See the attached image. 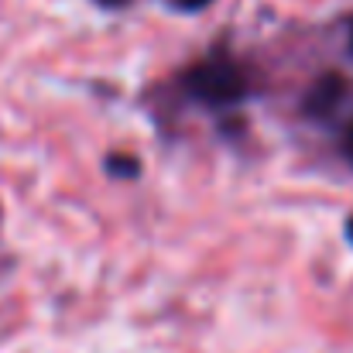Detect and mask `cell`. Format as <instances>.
<instances>
[{
    "instance_id": "1",
    "label": "cell",
    "mask_w": 353,
    "mask_h": 353,
    "mask_svg": "<svg viewBox=\"0 0 353 353\" xmlns=\"http://www.w3.org/2000/svg\"><path fill=\"white\" fill-rule=\"evenodd\" d=\"M182 86L203 107H230L247 97V72L236 59L216 52V55L189 65L182 76Z\"/></svg>"
},
{
    "instance_id": "2",
    "label": "cell",
    "mask_w": 353,
    "mask_h": 353,
    "mask_svg": "<svg viewBox=\"0 0 353 353\" xmlns=\"http://www.w3.org/2000/svg\"><path fill=\"white\" fill-rule=\"evenodd\" d=\"M343 97H347V79H343L340 72H323V76L309 86V93H305V100H302V110H305L309 117H330V114L343 103Z\"/></svg>"
},
{
    "instance_id": "3",
    "label": "cell",
    "mask_w": 353,
    "mask_h": 353,
    "mask_svg": "<svg viewBox=\"0 0 353 353\" xmlns=\"http://www.w3.org/2000/svg\"><path fill=\"white\" fill-rule=\"evenodd\" d=\"M107 168H110V175H117V179H134V175L141 172L137 158H130V154H110Z\"/></svg>"
},
{
    "instance_id": "4",
    "label": "cell",
    "mask_w": 353,
    "mask_h": 353,
    "mask_svg": "<svg viewBox=\"0 0 353 353\" xmlns=\"http://www.w3.org/2000/svg\"><path fill=\"white\" fill-rule=\"evenodd\" d=\"M168 3H172L175 10H185V14H189V10H203V7H210L213 0H168Z\"/></svg>"
},
{
    "instance_id": "5",
    "label": "cell",
    "mask_w": 353,
    "mask_h": 353,
    "mask_svg": "<svg viewBox=\"0 0 353 353\" xmlns=\"http://www.w3.org/2000/svg\"><path fill=\"white\" fill-rule=\"evenodd\" d=\"M343 148H347V158L353 161V120H350V127H347V137H343Z\"/></svg>"
},
{
    "instance_id": "6",
    "label": "cell",
    "mask_w": 353,
    "mask_h": 353,
    "mask_svg": "<svg viewBox=\"0 0 353 353\" xmlns=\"http://www.w3.org/2000/svg\"><path fill=\"white\" fill-rule=\"evenodd\" d=\"M100 7H107V10H120V7H127L130 0H97Z\"/></svg>"
},
{
    "instance_id": "7",
    "label": "cell",
    "mask_w": 353,
    "mask_h": 353,
    "mask_svg": "<svg viewBox=\"0 0 353 353\" xmlns=\"http://www.w3.org/2000/svg\"><path fill=\"white\" fill-rule=\"evenodd\" d=\"M347 236H350V243H353V216L347 220Z\"/></svg>"
},
{
    "instance_id": "8",
    "label": "cell",
    "mask_w": 353,
    "mask_h": 353,
    "mask_svg": "<svg viewBox=\"0 0 353 353\" xmlns=\"http://www.w3.org/2000/svg\"><path fill=\"white\" fill-rule=\"evenodd\" d=\"M350 52H353V28H350Z\"/></svg>"
}]
</instances>
